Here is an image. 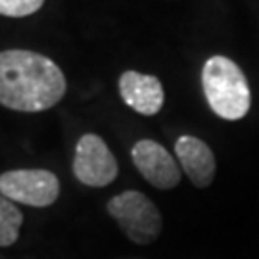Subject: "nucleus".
I'll use <instances>...</instances> for the list:
<instances>
[{
    "label": "nucleus",
    "instance_id": "f257e3e1",
    "mask_svg": "<svg viewBox=\"0 0 259 259\" xmlns=\"http://www.w3.org/2000/svg\"><path fill=\"white\" fill-rule=\"evenodd\" d=\"M67 83L60 65L31 50L0 52V106L23 113L54 108Z\"/></svg>",
    "mask_w": 259,
    "mask_h": 259
},
{
    "label": "nucleus",
    "instance_id": "f03ea898",
    "mask_svg": "<svg viewBox=\"0 0 259 259\" xmlns=\"http://www.w3.org/2000/svg\"><path fill=\"white\" fill-rule=\"evenodd\" d=\"M202 87L211 111L221 119L238 121L250 111V84L231 58L211 56L202 67Z\"/></svg>",
    "mask_w": 259,
    "mask_h": 259
},
{
    "label": "nucleus",
    "instance_id": "7ed1b4c3",
    "mask_svg": "<svg viewBox=\"0 0 259 259\" xmlns=\"http://www.w3.org/2000/svg\"><path fill=\"white\" fill-rule=\"evenodd\" d=\"M106 209L111 219L119 225L121 232L139 246H148L161 234V211L144 192L125 190L113 196Z\"/></svg>",
    "mask_w": 259,
    "mask_h": 259
},
{
    "label": "nucleus",
    "instance_id": "20e7f679",
    "mask_svg": "<svg viewBox=\"0 0 259 259\" xmlns=\"http://www.w3.org/2000/svg\"><path fill=\"white\" fill-rule=\"evenodd\" d=\"M0 194L10 202L48 207L60 196V179L48 169H14L0 175Z\"/></svg>",
    "mask_w": 259,
    "mask_h": 259
},
{
    "label": "nucleus",
    "instance_id": "39448f33",
    "mask_svg": "<svg viewBox=\"0 0 259 259\" xmlns=\"http://www.w3.org/2000/svg\"><path fill=\"white\" fill-rule=\"evenodd\" d=\"M119 173L117 159L108 148L106 140L94 133L83 135L73 156V175L79 183L93 188H102L115 181Z\"/></svg>",
    "mask_w": 259,
    "mask_h": 259
},
{
    "label": "nucleus",
    "instance_id": "423d86ee",
    "mask_svg": "<svg viewBox=\"0 0 259 259\" xmlns=\"http://www.w3.org/2000/svg\"><path fill=\"white\" fill-rule=\"evenodd\" d=\"M131 157L140 175L157 190H173L181 183V165L156 140H139L131 150Z\"/></svg>",
    "mask_w": 259,
    "mask_h": 259
},
{
    "label": "nucleus",
    "instance_id": "0eeeda50",
    "mask_svg": "<svg viewBox=\"0 0 259 259\" xmlns=\"http://www.w3.org/2000/svg\"><path fill=\"white\" fill-rule=\"evenodd\" d=\"M119 94L123 102L140 115H157L163 102L165 93L163 84L156 75L140 73V71H123L119 77Z\"/></svg>",
    "mask_w": 259,
    "mask_h": 259
},
{
    "label": "nucleus",
    "instance_id": "6e6552de",
    "mask_svg": "<svg viewBox=\"0 0 259 259\" xmlns=\"http://www.w3.org/2000/svg\"><path fill=\"white\" fill-rule=\"evenodd\" d=\"M175 154L179 165L196 188H207L215 179L217 163L211 148L202 139L183 135L175 142Z\"/></svg>",
    "mask_w": 259,
    "mask_h": 259
},
{
    "label": "nucleus",
    "instance_id": "1a4fd4ad",
    "mask_svg": "<svg viewBox=\"0 0 259 259\" xmlns=\"http://www.w3.org/2000/svg\"><path fill=\"white\" fill-rule=\"evenodd\" d=\"M23 225V213L14 202L0 194V248L14 246Z\"/></svg>",
    "mask_w": 259,
    "mask_h": 259
},
{
    "label": "nucleus",
    "instance_id": "9d476101",
    "mask_svg": "<svg viewBox=\"0 0 259 259\" xmlns=\"http://www.w3.org/2000/svg\"><path fill=\"white\" fill-rule=\"evenodd\" d=\"M45 0H0V16L25 18L42 8Z\"/></svg>",
    "mask_w": 259,
    "mask_h": 259
},
{
    "label": "nucleus",
    "instance_id": "9b49d317",
    "mask_svg": "<svg viewBox=\"0 0 259 259\" xmlns=\"http://www.w3.org/2000/svg\"><path fill=\"white\" fill-rule=\"evenodd\" d=\"M117 259H144V257H117Z\"/></svg>",
    "mask_w": 259,
    "mask_h": 259
}]
</instances>
